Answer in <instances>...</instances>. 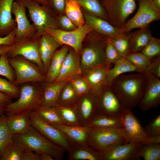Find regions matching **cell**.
Segmentation results:
<instances>
[{
	"label": "cell",
	"instance_id": "d4e9b609",
	"mask_svg": "<svg viewBox=\"0 0 160 160\" xmlns=\"http://www.w3.org/2000/svg\"><path fill=\"white\" fill-rule=\"evenodd\" d=\"M69 47L64 45L53 55L45 75V81L48 84L53 83L58 77L63 61L69 51Z\"/></svg>",
	"mask_w": 160,
	"mask_h": 160
},
{
	"label": "cell",
	"instance_id": "4fadbf2b",
	"mask_svg": "<svg viewBox=\"0 0 160 160\" xmlns=\"http://www.w3.org/2000/svg\"><path fill=\"white\" fill-rule=\"evenodd\" d=\"M32 126L52 142L68 151L72 143L59 129L45 122L34 111L29 113Z\"/></svg>",
	"mask_w": 160,
	"mask_h": 160
},
{
	"label": "cell",
	"instance_id": "7402d4cb",
	"mask_svg": "<svg viewBox=\"0 0 160 160\" xmlns=\"http://www.w3.org/2000/svg\"><path fill=\"white\" fill-rule=\"evenodd\" d=\"M61 46L54 37L46 32L40 37L39 51L44 72H47L53 55Z\"/></svg>",
	"mask_w": 160,
	"mask_h": 160
},
{
	"label": "cell",
	"instance_id": "816d5d0a",
	"mask_svg": "<svg viewBox=\"0 0 160 160\" xmlns=\"http://www.w3.org/2000/svg\"><path fill=\"white\" fill-rule=\"evenodd\" d=\"M12 99L7 95L0 92V116L5 114L6 107L12 102Z\"/></svg>",
	"mask_w": 160,
	"mask_h": 160
},
{
	"label": "cell",
	"instance_id": "6da1fadb",
	"mask_svg": "<svg viewBox=\"0 0 160 160\" xmlns=\"http://www.w3.org/2000/svg\"><path fill=\"white\" fill-rule=\"evenodd\" d=\"M146 81L145 72L123 74L118 77L110 86L124 110H131L139 103Z\"/></svg>",
	"mask_w": 160,
	"mask_h": 160
},
{
	"label": "cell",
	"instance_id": "8d00e7d4",
	"mask_svg": "<svg viewBox=\"0 0 160 160\" xmlns=\"http://www.w3.org/2000/svg\"><path fill=\"white\" fill-rule=\"evenodd\" d=\"M130 32L123 33L115 38L108 37L110 42L122 57H125L130 53Z\"/></svg>",
	"mask_w": 160,
	"mask_h": 160
},
{
	"label": "cell",
	"instance_id": "ee69618b",
	"mask_svg": "<svg viewBox=\"0 0 160 160\" xmlns=\"http://www.w3.org/2000/svg\"><path fill=\"white\" fill-rule=\"evenodd\" d=\"M0 75L14 83L15 79V73L6 54L2 55L0 57Z\"/></svg>",
	"mask_w": 160,
	"mask_h": 160
},
{
	"label": "cell",
	"instance_id": "9f6ffc18",
	"mask_svg": "<svg viewBox=\"0 0 160 160\" xmlns=\"http://www.w3.org/2000/svg\"><path fill=\"white\" fill-rule=\"evenodd\" d=\"M40 160H54V159L50 155L47 154L40 155Z\"/></svg>",
	"mask_w": 160,
	"mask_h": 160
},
{
	"label": "cell",
	"instance_id": "ffe728a7",
	"mask_svg": "<svg viewBox=\"0 0 160 160\" xmlns=\"http://www.w3.org/2000/svg\"><path fill=\"white\" fill-rule=\"evenodd\" d=\"M111 67L105 65L84 73L83 78L87 84L91 93L97 96L107 85L106 83V74L107 71Z\"/></svg>",
	"mask_w": 160,
	"mask_h": 160
},
{
	"label": "cell",
	"instance_id": "d6a6232c",
	"mask_svg": "<svg viewBox=\"0 0 160 160\" xmlns=\"http://www.w3.org/2000/svg\"><path fill=\"white\" fill-rule=\"evenodd\" d=\"M65 125L82 126L80 122L76 109L74 105L66 106L56 104L54 107Z\"/></svg>",
	"mask_w": 160,
	"mask_h": 160
},
{
	"label": "cell",
	"instance_id": "52a82bcc",
	"mask_svg": "<svg viewBox=\"0 0 160 160\" xmlns=\"http://www.w3.org/2000/svg\"><path fill=\"white\" fill-rule=\"evenodd\" d=\"M8 60L15 73V84L45 81V76L31 61L21 56L8 57Z\"/></svg>",
	"mask_w": 160,
	"mask_h": 160
},
{
	"label": "cell",
	"instance_id": "603a6c76",
	"mask_svg": "<svg viewBox=\"0 0 160 160\" xmlns=\"http://www.w3.org/2000/svg\"><path fill=\"white\" fill-rule=\"evenodd\" d=\"M52 126L62 132L72 144L89 146L88 137L89 127L65 124Z\"/></svg>",
	"mask_w": 160,
	"mask_h": 160
},
{
	"label": "cell",
	"instance_id": "44dd1931",
	"mask_svg": "<svg viewBox=\"0 0 160 160\" xmlns=\"http://www.w3.org/2000/svg\"><path fill=\"white\" fill-rule=\"evenodd\" d=\"M85 23L97 32L108 37H117L122 33L120 29L112 25L108 21L90 14L82 9Z\"/></svg>",
	"mask_w": 160,
	"mask_h": 160
},
{
	"label": "cell",
	"instance_id": "6f0895ef",
	"mask_svg": "<svg viewBox=\"0 0 160 160\" xmlns=\"http://www.w3.org/2000/svg\"><path fill=\"white\" fill-rule=\"evenodd\" d=\"M152 2L154 7L156 9L160 10V0H152Z\"/></svg>",
	"mask_w": 160,
	"mask_h": 160
},
{
	"label": "cell",
	"instance_id": "83f0119b",
	"mask_svg": "<svg viewBox=\"0 0 160 160\" xmlns=\"http://www.w3.org/2000/svg\"><path fill=\"white\" fill-rule=\"evenodd\" d=\"M130 33V53L141 52L153 36L149 25Z\"/></svg>",
	"mask_w": 160,
	"mask_h": 160
},
{
	"label": "cell",
	"instance_id": "e575fe53",
	"mask_svg": "<svg viewBox=\"0 0 160 160\" xmlns=\"http://www.w3.org/2000/svg\"><path fill=\"white\" fill-rule=\"evenodd\" d=\"M33 111L42 120L52 125L65 124L57 111L53 107L41 105Z\"/></svg>",
	"mask_w": 160,
	"mask_h": 160
},
{
	"label": "cell",
	"instance_id": "836d02e7",
	"mask_svg": "<svg viewBox=\"0 0 160 160\" xmlns=\"http://www.w3.org/2000/svg\"><path fill=\"white\" fill-rule=\"evenodd\" d=\"M26 148L13 138L4 150L0 160H22Z\"/></svg>",
	"mask_w": 160,
	"mask_h": 160
},
{
	"label": "cell",
	"instance_id": "f6af8a7d",
	"mask_svg": "<svg viewBox=\"0 0 160 160\" xmlns=\"http://www.w3.org/2000/svg\"><path fill=\"white\" fill-rule=\"evenodd\" d=\"M152 60L160 55V40L152 37L140 52Z\"/></svg>",
	"mask_w": 160,
	"mask_h": 160
},
{
	"label": "cell",
	"instance_id": "e0dca14e",
	"mask_svg": "<svg viewBox=\"0 0 160 160\" xmlns=\"http://www.w3.org/2000/svg\"><path fill=\"white\" fill-rule=\"evenodd\" d=\"M26 8L16 1L13 4L12 13L15 16L16 24L15 29L16 39L34 37L36 32L35 26L30 23L27 17Z\"/></svg>",
	"mask_w": 160,
	"mask_h": 160
},
{
	"label": "cell",
	"instance_id": "1f68e13d",
	"mask_svg": "<svg viewBox=\"0 0 160 160\" xmlns=\"http://www.w3.org/2000/svg\"><path fill=\"white\" fill-rule=\"evenodd\" d=\"M90 127L115 128L123 127L121 117L97 113L89 122Z\"/></svg>",
	"mask_w": 160,
	"mask_h": 160
},
{
	"label": "cell",
	"instance_id": "d590c367",
	"mask_svg": "<svg viewBox=\"0 0 160 160\" xmlns=\"http://www.w3.org/2000/svg\"><path fill=\"white\" fill-rule=\"evenodd\" d=\"M82 9L87 13L108 21V17L100 0H77Z\"/></svg>",
	"mask_w": 160,
	"mask_h": 160
},
{
	"label": "cell",
	"instance_id": "f1b7e54d",
	"mask_svg": "<svg viewBox=\"0 0 160 160\" xmlns=\"http://www.w3.org/2000/svg\"><path fill=\"white\" fill-rule=\"evenodd\" d=\"M68 152L69 160H103L101 153L89 145L72 144Z\"/></svg>",
	"mask_w": 160,
	"mask_h": 160
},
{
	"label": "cell",
	"instance_id": "7dc6e473",
	"mask_svg": "<svg viewBox=\"0 0 160 160\" xmlns=\"http://www.w3.org/2000/svg\"><path fill=\"white\" fill-rule=\"evenodd\" d=\"M70 81L79 97L90 92L89 86L83 78L78 77Z\"/></svg>",
	"mask_w": 160,
	"mask_h": 160
},
{
	"label": "cell",
	"instance_id": "7c38bea8",
	"mask_svg": "<svg viewBox=\"0 0 160 160\" xmlns=\"http://www.w3.org/2000/svg\"><path fill=\"white\" fill-rule=\"evenodd\" d=\"M121 118L127 142H133L142 144L152 142V138L146 134L140 121L131 110H124Z\"/></svg>",
	"mask_w": 160,
	"mask_h": 160
},
{
	"label": "cell",
	"instance_id": "f5cc1de1",
	"mask_svg": "<svg viewBox=\"0 0 160 160\" xmlns=\"http://www.w3.org/2000/svg\"><path fill=\"white\" fill-rule=\"evenodd\" d=\"M15 29L7 35L0 37V46H10L12 44L15 39Z\"/></svg>",
	"mask_w": 160,
	"mask_h": 160
},
{
	"label": "cell",
	"instance_id": "f546056e",
	"mask_svg": "<svg viewBox=\"0 0 160 160\" xmlns=\"http://www.w3.org/2000/svg\"><path fill=\"white\" fill-rule=\"evenodd\" d=\"M69 81L68 79H64L48 84L44 91L42 105L49 107L55 105L62 89Z\"/></svg>",
	"mask_w": 160,
	"mask_h": 160
},
{
	"label": "cell",
	"instance_id": "ab89813d",
	"mask_svg": "<svg viewBox=\"0 0 160 160\" xmlns=\"http://www.w3.org/2000/svg\"><path fill=\"white\" fill-rule=\"evenodd\" d=\"M13 135L7 125L6 116H0V158L4 149L12 140Z\"/></svg>",
	"mask_w": 160,
	"mask_h": 160
},
{
	"label": "cell",
	"instance_id": "3957f363",
	"mask_svg": "<svg viewBox=\"0 0 160 160\" xmlns=\"http://www.w3.org/2000/svg\"><path fill=\"white\" fill-rule=\"evenodd\" d=\"M39 83L28 82L20 88L18 99L9 103L6 107L5 115L9 116L20 113H29L42 105L44 91Z\"/></svg>",
	"mask_w": 160,
	"mask_h": 160
},
{
	"label": "cell",
	"instance_id": "c3c4849f",
	"mask_svg": "<svg viewBox=\"0 0 160 160\" xmlns=\"http://www.w3.org/2000/svg\"><path fill=\"white\" fill-rule=\"evenodd\" d=\"M47 5L57 16L65 14V0H47Z\"/></svg>",
	"mask_w": 160,
	"mask_h": 160
},
{
	"label": "cell",
	"instance_id": "4dcf8cb0",
	"mask_svg": "<svg viewBox=\"0 0 160 160\" xmlns=\"http://www.w3.org/2000/svg\"><path fill=\"white\" fill-rule=\"evenodd\" d=\"M65 14L77 27L85 24L82 8L77 0H65Z\"/></svg>",
	"mask_w": 160,
	"mask_h": 160
},
{
	"label": "cell",
	"instance_id": "7bdbcfd3",
	"mask_svg": "<svg viewBox=\"0 0 160 160\" xmlns=\"http://www.w3.org/2000/svg\"><path fill=\"white\" fill-rule=\"evenodd\" d=\"M0 92L13 98H18L20 95V88L7 79L0 77Z\"/></svg>",
	"mask_w": 160,
	"mask_h": 160
},
{
	"label": "cell",
	"instance_id": "277c9868",
	"mask_svg": "<svg viewBox=\"0 0 160 160\" xmlns=\"http://www.w3.org/2000/svg\"><path fill=\"white\" fill-rule=\"evenodd\" d=\"M13 138L39 155L48 154L57 160H61L63 157L65 150L44 136L32 125L25 132L14 135Z\"/></svg>",
	"mask_w": 160,
	"mask_h": 160
},
{
	"label": "cell",
	"instance_id": "7a4b0ae2",
	"mask_svg": "<svg viewBox=\"0 0 160 160\" xmlns=\"http://www.w3.org/2000/svg\"><path fill=\"white\" fill-rule=\"evenodd\" d=\"M108 37L93 30L89 33L84 41V47L80 54L82 73L105 65V49Z\"/></svg>",
	"mask_w": 160,
	"mask_h": 160
},
{
	"label": "cell",
	"instance_id": "5bb4252c",
	"mask_svg": "<svg viewBox=\"0 0 160 160\" xmlns=\"http://www.w3.org/2000/svg\"><path fill=\"white\" fill-rule=\"evenodd\" d=\"M97 113L121 117L124 110L110 86H105L96 96Z\"/></svg>",
	"mask_w": 160,
	"mask_h": 160
},
{
	"label": "cell",
	"instance_id": "ac0fdd59",
	"mask_svg": "<svg viewBox=\"0 0 160 160\" xmlns=\"http://www.w3.org/2000/svg\"><path fill=\"white\" fill-rule=\"evenodd\" d=\"M82 73L80 55L72 48L71 50L69 49L63 63L59 76L54 82L66 79L70 81L79 77Z\"/></svg>",
	"mask_w": 160,
	"mask_h": 160
},
{
	"label": "cell",
	"instance_id": "8992f818",
	"mask_svg": "<svg viewBox=\"0 0 160 160\" xmlns=\"http://www.w3.org/2000/svg\"><path fill=\"white\" fill-rule=\"evenodd\" d=\"M89 145L101 154L108 147L121 143H127L123 127L111 128L89 127Z\"/></svg>",
	"mask_w": 160,
	"mask_h": 160
},
{
	"label": "cell",
	"instance_id": "f35d334b",
	"mask_svg": "<svg viewBox=\"0 0 160 160\" xmlns=\"http://www.w3.org/2000/svg\"><path fill=\"white\" fill-rule=\"evenodd\" d=\"M139 156L144 160H160V143H150L142 144Z\"/></svg>",
	"mask_w": 160,
	"mask_h": 160
},
{
	"label": "cell",
	"instance_id": "d6986e66",
	"mask_svg": "<svg viewBox=\"0 0 160 160\" xmlns=\"http://www.w3.org/2000/svg\"><path fill=\"white\" fill-rule=\"evenodd\" d=\"M88 93L80 97L81 98L78 99L74 105L80 123L82 126H86L97 113L96 96L90 92L88 95Z\"/></svg>",
	"mask_w": 160,
	"mask_h": 160
},
{
	"label": "cell",
	"instance_id": "4316f807",
	"mask_svg": "<svg viewBox=\"0 0 160 160\" xmlns=\"http://www.w3.org/2000/svg\"><path fill=\"white\" fill-rule=\"evenodd\" d=\"M6 122L9 131L13 135L25 132L32 125L29 113H27L6 116Z\"/></svg>",
	"mask_w": 160,
	"mask_h": 160
},
{
	"label": "cell",
	"instance_id": "9c48e42d",
	"mask_svg": "<svg viewBox=\"0 0 160 160\" xmlns=\"http://www.w3.org/2000/svg\"><path fill=\"white\" fill-rule=\"evenodd\" d=\"M138 10L132 18L126 21L120 29L124 33H129L133 29L142 28L151 23L160 19V10L153 6L151 0H136Z\"/></svg>",
	"mask_w": 160,
	"mask_h": 160
},
{
	"label": "cell",
	"instance_id": "ba28073f",
	"mask_svg": "<svg viewBox=\"0 0 160 160\" xmlns=\"http://www.w3.org/2000/svg\"><path fill=\"white\" fill-rule=\"evenodd\" d=\"M108 16V22L120 29L136 8L135 0H100Z\"/></svg>",
	"mask_w": 160,
	"mask_h": 160
},
{
	"label": "cell",
	"instance_id": "b9f144b4",
	"mask_svg": "<svg viewBox=\"0 0 160 160\" xmlns=\"http://www.w3.org/2000/svg\"><path fill=\"white\" fill-rule=\"evenodd\" d=\"M144 129L146 134L152 138V143H160V114L153 119Z\"/></svg>",
	"mask_w": 160,
	"mask_h": 160
},
{
	"label": "cell",
	"instance_id": "681fc988",
	"mask_svg": "<svg viewBox=\"0 0 160 160\" xmlns=\"http://www.w3.org/2000/svg\"><path fill=\"white\" fill-rule=\"evenodd\" d=\"M60 29L65 31L74 30L78 28L65 14L58 16Z\"/></svg>",
	"mask_w": 160,
	"mask_h": 160
},
{
	"label": "cell",
	"instance_id": "91938a15",
	"mask_svg": "<svg viewBox=\"0 0 160 160\" xmlns=\"http://www.w3.org/2000/svg\"></svg>",
	"mask_w": 160,
	"mask_h": 160
},
{
	"label": "cell",
	"instance_id": "cb8c5ba5",
	"mask_svg": "<svg viewBox=\"0 0 160 160\" xmlns=\"http://www.w3.org/2000/svg\"><path fill=\"white\" fill-rule=\"evenodd\" d=\"M14 2V0H0V37L7 35L16 27L12 16Z\"/></svg>",
	"mask_w": 160,
	"mask_h": 160
},
{
	"label": "cell",
	"instance_id": "680465c9",
	"mask_svg": "<svg viewBox=\"0 0 160 160\" xmlns=\"http://www.w3.org/2000/svg\"><path fill=\"white\" fill-rule=\"evenodd\" d=\"M40 4L47 5L48 3L47 0H33Z\"/></svg>",
	"mask_w": 160,
	"mask_h": 160
},
{
	"label": "cell",
	"instance_id": "74e56055",
	"mask_svg": "<svg viewBox=\"0 0 160 160\" xmlns=\"http://www.w3.org/2000/svg\"><path fill=\"white\" fill-rule=\"evenodd\" d=\"M79 97L71 82H68L62 89L57 104L66 106L73 105Z\"/></svg>",
	"mask_w": 160,
	"mask_h": 160
},
{
	"label": "cell",
	"instance_id": "5b68a950",
	"mask_svg": "<svg viewBox=\"0 0 160 160\" xmlns=\"http://www.w3.org/2000/svg\"><path fill=\"white\" fill-rule=\"evenodd\" d=\"M28 9L29 16L36 31L34 37L39 38L47 30L60 28L58 16L46 4L33 0H16Z\"/></svg>",
	"mask_w": 160,
	"mask_h": 160
},
{
	"label": "cell",
	"instance_id": "30bf717a",
	"mask_svg": "<svg viewBox=\"0 0 160 160\" xmlns=\"http://www.w3.org/2000/svg\"><path fill=\"white\" fill-rule=\"evenodd\" d=\"M40 38L15 39L9 46L6 55L8 57L23 56L35 64L42 72H44L43 66L39 51Z\"/></svg>",
	"mask_w": 160,
	"mask_h": 160
},
{
	"label": "cell",
	"instance_id": "8fae6325",
	"mask_svg": "<svg viewBox=\"0 0 160 160\" xmlns=\"http://www.w3.org/2000/svg\"><path fill=\"white\" fill-rule=\"evenodd\" d=\"M94 30L85 23L82 27L71 31H65L60 28L49 29L46 32L54 37L62 46L71 47L80 54L83 41L87 35Z\"/></svg>",
	"mask_w": 160,
	"mask_h": 160
},
{
	"label": "cell",
	"instance_id": "db71d44e",
	"mask_svg": "<svg viewBox=\"0 0 160 160\" xmlns=\"http://www.w3.org/2000/svg\"><path fill=\"white\" fill-rule=\"evenodd\" d=\"M22 160H40V155L26 148Z\"/></svg>",
	"mask_w": 160,
	"mask_h": 160
},
{
	"label": "cell",
	"instance_id": "484cf974",
	"mask_svg": "<svg viewBox=\"0 0 160 160\" xmlns=\"http://www.w3.org/2000/svg\"><path fill=\"white\" fill-rule=\"evenodd\" d=\"M143 72L137 68L125 57H121L107 71L106 83L110 86L119 76L129 72Z\"/></svg>",
	"mask_w": 160,
	"mask_h": 160
},
{
	"label": "cell",
	"instance_id": "9a60e30c",
	"mask_svg": "<svg viewBox=\"0 0 160 160\" xmlns=\"http://www.w3.org/2000/svg\"><path fill=\"white\" fill-rule=\"evenodd\" d=\"M142 145L133 142L114 144L103 152V160H140L139 154Z\"/></svg>",
	"mask_w": 160,
	"mask_h": 160
},
{
	"label": "cell",
	"instance_id": "11a10c76",
	"mask_svg": "<svg viewBox=\"0 0 160 160\" xmlns=\"http://www.w3.org/2000/svg\"><path fill=\"white\" fill-rule=\"evenodd\" d=\"M9 46L5 45L0 46V57L2 55L6 54L9 50Z\"/></svg>",
	"mask_w": 160,
	"mask_h": 160
},
{
	"label": "cell",
	"instance_id": "2e32d148",
	"mask_svg": "<svg viewBox=\"0 0 160 160\" xmlns=\"http://www.w3.org/2000/svg\"><path fill=\"white\" fill-rule=\"evenodd\" d=\"M146 85L143 96L139 104L142 111L159 107L160 103V80L147 71Z\"/></svg>",
	"mask_w": 160,
	"mask_h": 160
},
{
	"label": "cell",
	"instance_id": "bcb514c9",
	"mask_svg": "<svg viewBox=\"0 0 160 160\" xmlns=\"http://www.w3.org/2000/svg\"><path fill=\"white\" fill-rule=\"evenodd\" d=\"M105 65L111 67L112 64H114L122 57L110 42L108 37L105 49Z\"/></svg>",
	"mask_w": 160,
	"mask_h": 160
},
{
	"label": "cell",
	"instance_id": "f907efd6",
	"mask_svg": "<svg viewBox=\"0 0 160 160\" xmlns=\"http://www.w3.org/2000/svg\"><path fill=\"white\" fill-rule=\"evenodd\" d=\"M145 71H147L153 75L160 79V55L151 60V62Z\"/></svg>",
	"mask_w": 160,
	"mask_h": 160
},
{
	"label": "cell",
	"instance_id": "60d3db41",
	"mask_svg": "<svg viewBox=\"0 0 160 160\" xmlns=\"http://www.w3.org/2000/svg\"><path fill=\"white\" fill-rule=\"evenodd\" d=\"M125 58L143 72H145L151 60L140 52L130 53Z\"/></svg>",
	"mask_w": 160,
	"mask_h": 160
}]
</instances>
